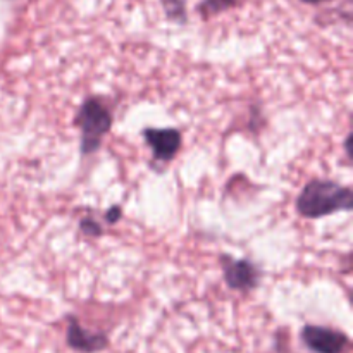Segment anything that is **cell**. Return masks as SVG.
Listing matches in <instances>:
<instances>
[{"instance_id":"cell-1","label":"cell","mask_w":353,"mask_h":353,"mask_svg":"<svg viewBox=\"0 0 353 353\" xmlns=\"http://www.w3.org/2000/svg\"><path fill=\"white\" fill-rule=\"evenodd\" d=\"M352 207V190L330 179H312L296 199V210L310 219H319L341 210L348 212Z\"/></svg>"},{"instance_id":"cell-2","label":"cell","mask_w":353,"mask_h":353,"mask_svg":"<svg viewBox=\"0 0 353 353\" xmlns=\"http://www.w3.org/2000/svg\"><path fill=\"white\" fill-rule=\"evenodd\" d=\"M74 124L81 130V154H93L110 131L112 116L99 99H88L79 107Z\"/></svg>"},{"instance_id":"cell-3","label":"cell","mask_w":353,"mask_h":353,"mask_svg":"<svg viewBox=\"0 0 353 353\" xmlns=\"http://www.w3.org/2000/svg\"><path fill=\"white\" fill-rule=\"evenodd\" d=\"M302 343L307 350L312 353H343L350 345V338L343 331L333 330L326 326H316V324H307L303 326Z\"/></svg>"},{"instance_id":"cell-4","label":"cell","mask_w":353,"mask_h":353,"mask_svg":"<svg viewBox=\"0 0 353 353\" xmlns=\"http://www.w3.org/2000/svg\"><path fill=\"white\" fill-rule=\"evenodd\" d=\"M221 265H223L224 281H226V285L231 290H236V292H250V290L257 288L261 272H259V269L250 261H245V259L236 261V259L223 255Z\"/></svg>"},{"instance_id":"cell-5","label":"cell","mask_w":353,"mask_h":353,"mask_svg":"<svg viewBox=\"0 0 353 353\" xmlns=\"http://www.w3.org/2000/svg\"><path fill=\"white\" fill-rule=\"evenodd\" d=\"M65 343L71 350L78 353H100L109 347V338L105 333H93L85 330L76 317H68Z\"/></svg>"},{"instance_id":"cell-6","label":"cell","mask_w":353,"mask_h":353,"mask_svg":"<svg viewBox=\"0 0 353 353\" xmlns=\"http://www.w3.org/2000/svg\"><path fill=\"white\" fill-rule=\"evenodd\" d=\"M143 140L150 145L157 162L168 164L181 148V133L174 128H148L143 130Z\"/></svg>"},{"instance_id":"cell-7","label":"cell","mask_w":353,"mask_h":353,"mask_svg":"<svg viewBox=\"0 0 353 353\" xmlns=\"http://www.w3.org/2000/svg\"><path fill=\"white\" fill-rule=\"evenodd\" d=\"M241 0H202V2L196 6L200 16L203 19H209V17L217 16V14L224 12V10L231 9V7L238 6Z\"/></svg>"},{"instance_id":"cell-8","label":"cell","mask_w":353,"mask_h":353,"mask_svg":"<svg viewBox=\"0 0 353 353\" xmlns=\"http://www.w3.org/2000/svg\"><path fill=\"white\" fill-rule=\"evenodd\" d=\"M164 7L165 16L176 23H185L186 21V9L183 0H161Z\"/></svg>"},{"instance_id":"cell-9","label":"cell","mask_w":353,"mask_h":353,"mask_svg":"<svg viewBox=\"0 0 353 353\" xmlns=\"http://www.w3.org/2000/svg\"><path fill=\"white\" fill-rule=\"evenodd\" d=\"M79 226H81L83 233L90 234V236H100L102 234V226L93 219H83Z\"/></svg>"},{"instance_id":"cell-10","label":"cell","mask_w":353,"mask_h":353,"mask_svg":"<svg viewBox=\"0 0 353 353\" xmlns=\"http://www.w3.org/2000/svg\"><path fill=\"white\" fill-rule=\"evenodd\" d=\"M119 216H121V207L116 205L107 212V221H109V223H116V221L119 219Z\"/></svg>"},{"instance_id":"cell-11","label":"cell","mask_w":353,"mask_h":353,"mask_svg":"<svg viewBox=\"0 0 353 353\" xmlns=\"http://www.w3.org/2000/svg\"><path fill=\"white\" fill-rule=\"evenodd\" d=\"M302 2H305V3H319V2H324V0H302Z\"/></svg>"}]
</instances>
